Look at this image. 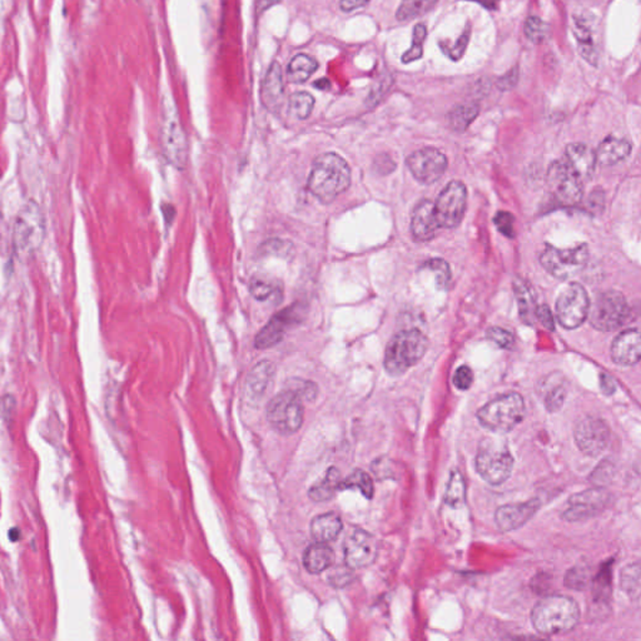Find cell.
Listing matches in <instances>:
<instances>
[{"label": "cell", "instance_id": "1", "mask_svg": "<svg viewBox=\"0 0 641 641\" xmlns=\"http://www.w3.org/2000/svg\"><path fill=\"white\" fill-rule=\"evenodd\" d=\"M351 184L349 163L336 153H324L312 164L308 189L319 202L331 203Z\"/></svg>", "mask_w": 641, "mask_h": 641}, {"label": "cell", "instance_id": "2", "mask_svg": "<svg viewBox=\"0 0 641 641\" xmlns=\"http://www.w3.org/2000/svg\"><path fill=\"white\" fill-rule=\"evenodd\" d=\"M579 605L565 595L541 599L531 611V622L537 633L551 636L565 634L579 623Z\"/></svg>", "mask_w": 641, "mask_h": 641}, {"label": "cell", "instance_id": "3", "mask_svg": "<svg viewBox=\"0 0 641 641\" xmlns=\"http://www.w3.org/2000/svg\"><path fill=\"white\" fill-rule=\"evenodd\" d=\"M429 347V340L418 329L401 331L391 338L385 352V370L391 376H401L415 366Z\"/></svg>", "mask_w": 641, "mask_h": 641}, {"label": "cell", "instance_id": "4", "mask_svg": "<svg viewBox=\"0 0 641 641\" xmlns=\"http://www.w3.org/2000/svg\"><path fill=\"white\" fill-rule=\"evenodd\" d=\"M525 402L517 393H509L489 401L477 411V420L484 429L493 434H506L523 422Z\"/></svg>", "mask_w": 641, "mask_h": 641}, {"label": "cell", "instance_id": "5", "mask_svg": "<svg viewBox=\"0 0 641 641\" xmlns=\"http://www.w3.org/2000/svg\"><path fill=\"white\" fill-rule=\"evenodd\" d=\"M475 466L489 485L498 486L510 477L514 457L505 442L486 438L480 443Z\"/></svg>", "mask_w": 641, "mask_h": 641}, {"label": "cell", "instance_id": "6", "mask_svg": "<svg viewBox=\"0 0 641 641\" xmlns=\"http://www.w3.org/2000/svg\"><path fill=\"white\" fill-rule=\"evenodd\" d=\"M43 214L35 202H28L19 212L13 230V244L19 257L33 255L43 242Z\"/></svg>", "mask_w": 641, "mask_h": 641}, {"label": "cell", "instance_id": "7", "mask_svg": "<svg viewBox=\"0 0 641 641\" xmlns=\"http://www.w3.org/2000/svg\"><path fill=\"white\" fill-rule=\"evenodd\" d=\"M161 141L164 157L175 168H183L187 161V141L182 128L177 106L171 97L163 98Z\"/></svg>", "mask_w": 641, "mask_h": 641}, {"label": "cell", "instance_id": "8", "mask_svg": "<svg viewBox=\"0 0 641 641\" xmlns=\"http://www.w3.org/2000/svg\"><path fill=\"white\" fill-rule=\"evenodd\" d=\"M267 420L280 435L296 434L303 422L302 399L288 388L276 395L268 404Z\"/></svg>", "mask_w": 641, "mask_h": 641}, {"label": "cell", "instance_id": "9", "mask_svg": "<svg viewBox=\"0 0 641 641\" xmlns=\"http://www.w3.org/2000/svg\"><path fill=\"white\" fill-rule=\"evenodd\" d=\"M589 261L587 244H579L573 248L559 249L546 246L540 253V263L548 274L559 280H567L584 269Z\"/></svg>", "mask_w": 641, "mask_h": 641}, {"label": "cell", "instance_id": "10", "mask_svg": "<svg viewBox=\"0 0 641 641\" xmlns=\"http://www.w3.org/2000/svg\"><path fill=\"white\" fill-rule=\"evenodd\" d=\"M590 322L599 331L610 332L623 326L630 316V308L623 293L614 290L598 296L592 311H589Z\"/></svg>", "mask_w": 641, "mask_h": 641}, {"label": "cell", "instance_id": "11", "mask_svg": "<svg viewBox=\"0 0 641 641\" xmlns=\"http://www.w3.org/2000/svg\"><path fill=\"white\" fill-rule=\"evenodd\" d=\"M589 311V296L585 288L580 283H570L561 291L556 301V315L564 329H578L585 322Z\"/></svg>", "mask_w": 641, "mask_h": 641}, {"label": "cell", "instance_id": "12", "mask_svg": "<svg viewBox=\"0 0 641 641\" xmlns=\"http://www.w3.org/2000/svg\"><path fill=\"white\" fill-rule=\"evenodd\" d=\"M466 186L460 181H452L443 188L435 203L436 217L443 228H456L466 212Z\"/></svg>", "mask_w": 641, "mask_h": 641}, {"label": "cell", "instance_id": "13", "mask_svg": "<svg viewBox=\"0 0 641 641\" xmlns=\"http://www.w3.org/2000/svg\"><path fill=\"white\" fill-rule=\"evenodd\" d=\"M548 186L551 194L564 206L578 205L584 194L583 181L567 163L554 162L548 167Z\"/></svg>", "mask_w": 641, "mask_h": 641}, {"label": "cell", "instance_id": "14", "mask_svg": "<svg viewBox=\"0 0 641 641\" xmlns=\"http://www.w3.org/2000/svg\"><path fill=\"white\" fill-rule=\"evenodd\" d=\"M611 495L605 489H590L573 493L561 517L570 523L583 521L600 514L610 504Z\"/></svg>", "mask_w": 641, "mask_h": 641}, {"label": "cell", "instance_id": "15", "mask_svg": "<svg viewBox=\"0 0 641 641\" xmlns=\"http://www.w3.org/2000/svg\"><path fill=\"white\" fill-rule=\"evenodd\" d=\"M573 436L580 451L587 456H598L609 445L610 429L604 420L586 416L575 426Z\"/></svg>", "mask_w": 641, "mask_h": 641}, {"label": "cell", "instance_id": "16", "mask_svg": "<svg viewBox=\"0 0 641 641\" xmlns=\"http://www.w3.org/2000/svg\"><path fill=\"white\" fill-rule=\"evenodd\" d=\"M406 163L412 175L422 184L435 183L448 169L446 156L441 150L431 147L413 152Z\"/></svg>", "mask_w": 641, "mask_h": 641}, {"label": "cell", "instance_id": "17", "mask_svg": "<svg viewBox=\"0 0 641 641\" xmlns=\"http://www.w3.org/2000/svg\"><path fill=\"white\" fill-rule=\"evenodd\" d=\"M302 317H303V310H302V306L299 303H293L285 310L277 312L255 336V347L266 349L278 345L283 340L286 331L291 326L299 324Z\"/></svg>", "mask_w": 641, "mask_h": 641}, {"label": "cell", "instance_id": "18", "mask_svg": "<svg viewBox=\"0 0 641 641\" xmlns=\"http://www.w3.org/2000/svg\"><path fill=\"white\" fill-rule=\"evenodd\" d=\"M379 555V546L374 536L365 530H355L345 544V561L352 570L372 565Z\"/></svg>", "mask_w": 641, "mask_h": 641}, {"label": "cell", "instance_id": "19", "mask_svg": "<svg viewBox=\"0 0 641 641\" xmlns=\"http://www.w3.org/2000/svg\"><path fill=\"white\" fill-rule=\"evenodd\" d=\"M541 506L539 498H532L523 504H509L498 507L495 514V523L498 530L507 532L520 529L535 515Z\"/></svg>", "mask_w": 641, "mask_h": 641}, {"label": "cell", "instance_id": "20", "mask_svg": "<svg viewBox=\"0 0 641 641\" xmlns=\"http://www.w3.org/2000/svg\"><path fill=\"white\" fill-rule=\"evenodd\" d=\"M440 227L441 225L436 217L435 203L429 200H420L413 208L411 216V233L415 241H431L435 238Z\"/></svg>", "mask_w": 641, "mask_h": 641}, {"label": "cell", "instance_id": "21", "mask_svg": "<svg viewBox=\"0 0 641 641\" xmlns=\"http://www.w3.org/2000/svg\"><path fill=\"white\" fill-rule=\"evenodd\" d=\"M612 361L619 366H634L641 356L640 332L636 329L622 332L611 345Z\"/></svg>", "mask_w": 641, "mask_h": 641}, {"label": "cell", "instance_id": "22", "mask_svg": "<svg viewBox=\"0 0 641 641\" xmlns=\"http://www.w3.org/2000/svg\"><path fill=\"white\" fill-rule=\"evenodd\" d=\"M262 102L269 112H280L285 100V81L280 63L274 62L268 68L262 84Z\"/></svg>", "mask_w": 641, "mask_h": 641}, {"label": "cell", "instance_id": "23", "mask_svg": "<svg viewBox=\"0 0 641 641\" xmlns=\"http://www.w3.org/2000/svg\"><path fill=\"white\" fill-rule=\"evenodd\" d=\"M567 166L581 181H589L596 168L595 150L584 143H573L567 145Z\"/></svg>", "mask_w": 641, "mask_h": 641}, {"label": "cell", "instance_id": "24", "mask_svg": "<svg viewBox=\"0 0 641 641\" xmlns=\"http://www.w3.org/2000/svg\"><path fill=\"white\" fill-rule=\"evenodd\" d=\"M631 152V144L626 139L608 137L599 145L595 152L596 161L601 166H615L628 158Z\"/></svg>", "mask_w": 641, "mask_h": 641}, {"label": "cell", "instance_id": "25", "mask_svg": "<svg viewBox=\"0 0 641 641\" xmlns=\"http://www.w3.org/2000/svg\"><path fill=\"white\" fill-rule=\"evenodd\" d=\"M274 365L272 362L261 361L249 372L246 380V390L252 399H261L274 380Z\"/></svg>", "mask_w": 641, "mask_h": 641}, {"label": "cell", "instance_id": "26", "mask_svg": "<svg viewBox=\"0 0 641 641\" xmlns=\"http://www.w3.org/2000/svg\"><path fill=\"white\" fill-rule=\"evenodd\" d=\"M342 520L335 512L319 515L312 520V539L316 542L327 544L338 537L342 531Z\"/></svg>", "mask_w": 641, "mask_h": 641}, {"label": "cell", "instance_id": "27", "mask_svg": "<svg viewBox=\"0 0 641 641\" xmlns=\"http://www.w3.org/2000/svg\"><path fill=\"white\" fill-rule=\"evenodd\" d=\"M333 562V551L324 542H316L306 548L303 565L310 573H321Z\"/></svg>", "mask_w": 641, "mask_h": 641}, {"label": "cell", "instance_id": "28", "mask_svg": "<svg viewBox=\"0 0 641 641\" xmlns=\"http://www.w3.org/2000/svg\"><path fill=\"white\" fill-rule=\"evenodd\" d=\"M514 290L516 294L517 305H519V312H520V318L523 319L525 324H532L536 319V297L532 288L530 287L526 280L517 278L514 282Z\"/></svg>", "mask_w": 641, "mask_h": 641}, {"label": "cell", "instance_id": "29", "mask_svg": "<svg viewBox=\"0 0 641 641\" xmlns=\"http://www.w3.org/2000/svg\"><path fill=\"white\" fill-rule=\"evenodd\" d=\"M318 68V63L315 58L307 54H299L294 56L287 68V79L291 83H305L310 79Z\"/></svg>", "mask_w": 641, "mask_h": 641}, {"label": "cell", "instance_id": "30", "mask_svg": "<svg viewBox=\"0 0 641 641\" xmlns=\"http://www.w3.org/2000/svg\"><path fill=\"white\" fill-rule=\"evenodd\" d=\"M340 482H341L340 471L336 467H331L324 479L321 480V482H318L317 485L312 486L311 490L308 492V496L317 502L329 501L336 495V491H338Z\"/></svg>", "mask_w": 641, "mask_h": 641}, {"label": "cell", "instance_id": "31", "mask_svg": "<svg viewBox=\"0 0 641 641\" xmlns=\"http://www.w3.org/2000/svg\"><path fill=\"white\" fill-rule=\"evenodd\" d=\"M480 106L476 103L459 104L448 114V127L454 132H465L479 116Z\"/></svg>", "mask_w": 641, "mask_h": 641}, {"label": "cell", "instance_id": "32", "mask_svg": "<svg viewBox=\"0 0 641 641\" xmlns=\"http://www.w3.org/2000/svg\"><path fill=\"white\" fill-rule=\"evenodd\" d=\"M437 3L438 0H402L397 8L396 18L399 22H407L422 17L432 10Z\"/></svg>", "mask_w": 641, "mask_h": 641}, {"label": "cell", "instance_id": "33", "mask_svg": "<svg viewBox=\"0 0 641 641\" xmlns=\"http://www.w3.org/2000/svg\"><path fill=\"white\" fill-rule=\"evenodd\" d=\"M466 500V485L462 473L459 470H454L450 473L448 487L445 492V502L451 507H460Z\"/></svg>", "mask_w": 641, "mask_h": 641}, {"label": "cell", "instance_id": "34", "mask_svg": "<svg viewBox=\"0 0 641 641\" xmlns=\"http://www.w3.org/2000/svg\"><path fill=\"white\" fill-rule=\"evenodd\" d=\"M358 489L362 492V495L366 498H374V482L368 473L362 471V470H356L355 473H351L346 480H341L338 490H345V489Z\"/></svg>", "mask_w": 641, "mask_h": 641}, {"label": "cell", "instance_id": "35", "mask_svg": "<svg viewBox=\"0 0 641 641\" xmlns=\"http://www.w3.org/2000/svg\"><path fill=\"white\" fill-rule=\"evenodd\" d=\"M427 37V29L426 25L422 23H418L413 28V34H412V45L410 49L406 52L405 54L401 58L404 64L416 62L421 59L424 56V43L425 39Z\"/></svg>", "mask_w": 641, "mask_h": 641}, {"label": "cell", "instance_id": "36", "mask_svg": "<svg viewBox=\"0 0 641 641\" xmlns=\"http://www.w3.org/2000/svg\"><path fill=\"white\" fill-rule=\"evenodd\" d=\"M315 106V98L307 92L293 93L290 98V109L294 117L299 119H307L311 116Z\"/></svg>", "mask_w": 641, "mask_h": 641}, {"label": "cell", "instance_id": "37", "mask_svg": "<svg viewBox=\"0 0 641 641\" xmlns=\"http://www.w3.org/2000/svg\"><path fill=\"white\" fill-rule=\"evenodd\" d=\"M620 586L624 592H626L629 596L639 595L640 590V564L635 562L633 565L625 567L623 573L620 576Z\"/></svg>", "mask_w": 641, "mask_h": 641}, {"label": "cell", "instance_id": "38", "mask_svg": "<svg viewBox=\"0 0 641 641\" xmlns=\"http://www.w3.org/2000/svg\"><path fill=\"white\" fill-rule=\"evenodd\" d=\"M525 35L530 42L535 44H541L546 40L550 34L548 25L539 18V17H530L525 23Z\"/></svg>", "mask_w": 641, "mask_h": 641}, {"label": "cell", "instance_id": "39", "mask_svg": "<svg viewBox=\"0 0 641 641\" xmlns=\"http://www.w3.org/2000/svg\"><path fill=\"white\" fill-rule=\"evenodd\" d=\"M592 581L590 570L584 565L573 567L565 576V586L573 590H584Z\"/></svg>", "mask_w": 641, "mask_h": 641}, {"label": "cell", "instance_id": "40", "mask_svg": "<svg viewBox=\"0 0 641 641\" xmlns=\"http://www.w3.org/2000/svg\"><path fill=\"white\" fill-rule=\"evenodd\" d=\"M424 268H427L432 274H435L436 283L440 288H446L451 280V269L448 262L441 258H432L424 264Z\"/></svg>", "mask_w": 641, "mask_h": 641}, {"label": "cell", "instance_id": "41", "mask_svg": "<svg viewBox=\"0 0 641 641\" xmlns=\"http://www.w3.org/2000/svg\"><path fill=\"white\" fill-rule=\"evenodd\" d=\"M288 390L296 393L302 401L311 402L317 399L318 387L311 381L292 380L288 383Z\"/></svg>", "mask_w": 641, "mask_h": 641}, {"label": "cell", "instance_id": "42", "mask_svg": "<svg viewBox=\"0 0 641 641\" xmlns=\"http://www.w3.org/2000/svg\"><path fill=\"white\" fill-rule=\"evenodd\" d=\"M470 34H471V29L470 26L467 25L466 29L465 31L461 34L460 38L457 39V43L454 44V47L448 45L446 47L445 44L440 43V47H441L442 50L448 54L450 59H452L454 62H457L459 59H461L464 54H465V50H466L467 45H468V40H470Z\"/></svg>", "mask_w": 641, "mask_h": 641}, {"label": "cell", "instance_id": "43", "mask_svg": "<svg viewBox=\"0 0 641 641\" xmlns=\"http://www.w3.org/2000/svg\"><path fill=\"white\" fill-rule=\"evenodd\" d=\"M249 291H251L252 296L255 299L266 301L269 297H272L274 293H276V288L268 280H262L258 277H253L251 280V285H249Z\"/></svg>", "mask_w": 641, "mask_h": 641}, {"label": "cell", "instance_id": "44", "mask_svg": "<svg viewBox=\"0 0 641 641\" xmlns=\"http://www.w3.org/2000/svg\"><path fill=\"white\" fill-rule=\"evenodd\" d=\"M565 396H567V391H565V387L561 383L551 387L545 396V407L548 409V411L556 412L560 410L564 405Z\"/></svg>", "mask_w": 641, "mask_h": 641}, {"label": "cell", "instance_id": "45", "mask_svg": "<svg viewBox=\"0 0 641 641\" xmlns=\"http://www.w3.org/2000/svg\"><path fill=\"white\" fill-rule=\"evenodd\" d=\"M487 338L496 343L501 349H511L514 345L512 333L501 327H491L487 331Z\"/></svg>", "mask_w": 641, "mask_h": 641}, {"label": "cell", "instance_id": "46", "mask_svg": "<svg viewBox=\"0 0 641 641\" xmlns=\"http://www.w3.org/2000/svg\"><path fill=\"white\" fill-rule=\"evenodd\" d=\"M473 370L468 366H461V367L457 368L456 372H454V379H452L454 387L457 390H461V391L468 390L473 385Z\"/></svg>", "mask_w": 641, "mask_h": 641}, {"label": "cell", "instance_id": "47", "mask_svg": "<svg viewBox=\"0 0 641 641\" xmlns=\"http://www.w3.org/2000/svg\"><path fill=\"white\" fill-rule=\"evenodd\" d=\"M496 224L498 230L504 235V236L512 238L515 236L514 230V216L509 212H498L496 217L493 219Z\"/></svg>", "mask_w": 641, "mask_h": 641}, {"label": "cell", "instance_id": "48", "mask_svg": "<svg viewBox=\"0 0 641 641\" xmlns=\"http://www.w3.org/2000/svg\"><path fill=\"white\" fill-rule=\"evenodd\" d=\"M614 473H615V468L610 462H603L595 468L590 479L594 480V482L596 484H603V482H608V480L612 479Z\"/></svg>", "mask_w": 641, "mask_h": 641}, {"label": "cell", "instance_id": "49", "mask_svg": "<svg viewBox=\"0 0 641 641\" xmlns=\"http://www.w3.org/2000/svg\"><path fill=\"white\" fill-rule=\"evenodd\" d=\"M517 81H519V70L517 68L511 69L510 72H507L506 74L502 75L501 78H498V81H496V86H498L500 90H510L512 88L515 87L517 84Z\"/></svg>", "mask_w": 641, "mask_h": 641}, {"label": "cell", "instance_id": "50", "mask_svg": "<svg viewBox=\"0 0 641 641\" xmlns=\"http://www.w3.org/2000/svg\"><path fill=\"white\" fill-rule=\"evenodd\" d=\"M536 318L545 326V329L554 330V317H553V313L548 308V306L544 305L541 307H537Z\"/></svg>", "mask_w": 641, "mask_h": 641}, {"label": "cell", "instance_id": "51", "mask_svg": "<svg viewBox=\"0 0 641 641\" xmlns=\"http://www.w3.org/2000/svg\"><path fill=\"white\" fill-rule=\"evenodd\" d=\"M600 388H601V393H604V395L611 396L617 391V383L609 374H600Z\"/></svg>", "mask_w": 641, "mask_h": 641}, {"label": "cell", "instance_id": "52", "mask_svg": "<svg viewBox=\"0 0 641 641\" xmlns=\"http://www.w3.org/2000/svg\"><path fill=\"white\" fill-rule=\"evenodd\" d=\"M370 0H341L340 1V8L343 12H354L358 8L366 6Z\"/></svg>", "mask_w": 641, "mask_h": 641}, {"label": "cell", "instance_id": "53", "mask_svg": "<svg viewBox=\"0 0 641 641\" xmlns=\"http://www.w3.org/2000/svg\"><path fill=\"white\" fill-rule=\"evenodd\" d=\"M14 405H15V399H13L12 396H9V395L0 399V412H1V415L3 416L6 415V418H9L10 412L14 410Z\"/></svg>", "mask_w": 641, "mask_h": 641}, {"label": "cell", "instance_id": "54", "mask_svg": "<svg viewBox=\"0 0 641 641\" xmlns=\"http://www.w3.org/2000/svg\"><path fill=\"white\" fill-rule=\"evenodd\" d=\"M313 86L318 88V89H321V90H329L331 88V81L327 78H322V79H318L317 81H315Z\"/></svg>", "mask_w": 641, "mask_h": 641}, {"label": "cell", "instance_id": "55", "mask_svg": "<svg viewBox=\"0 0 641 641\" xmlns=\"http://www.w3.org/2000/svg\"><path fill=\"white\" fill-rule=\"evenodd\" d=\"M20 536H22V534H20V531H19V529H17V528H14V529L9 531V539H10L13 542L18 541L19 539H20Z\"/></svg>", "mask_w": 641, "mask_h": 641}]
</instances>
